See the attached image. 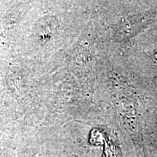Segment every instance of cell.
<instances>
[{
    "mask_svg": "<svg viewBox=\"0 0 157 157\" xmlns=\"http://www.w3.org/2000/svg\"><path fill=\"white\" fill-rule=\"evenodd\" d=\"M156 16L154 13L146 12L123 17L116 25L113 39L118 42H127L150 24Z\"/></svg>",
    "mask_w": 157,
    "mask_h": 157,
    "instance_id": "6da1fadb",
    "label": "cell"
}]
</instances>
